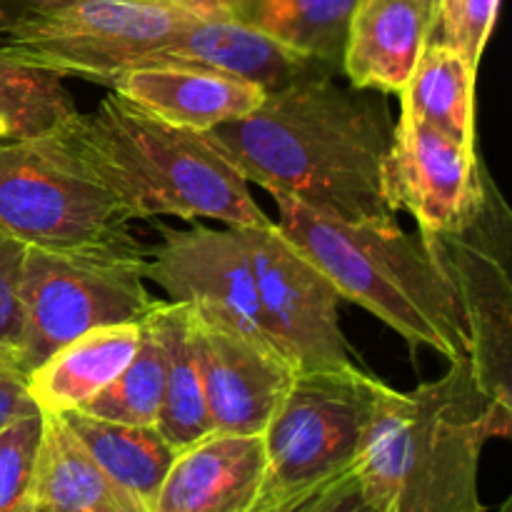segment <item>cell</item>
<instances>
[{"label": "cell", "instance_id": "1", "mask_svg": "<svg viewBox=\"0 0 512 512\" xmlns=\"http://www.w3.org/2000/svg\"><path fill=\"white\" fill-rule=\"evenodd\" d=\"M248 183L343 223H395L385 163L393 123L380 98L305 70L245 118L208 130Z\"/></svg>", "mask_w": 512, "mask_h": 512}, {"label": "cell", "instance_id": "2", "mask_svg": "<svg viewBox=\"0 0 512 512\" xmlns=\"http://www.w3.org/2000/svg\"><path fill=\"white\" fill-rule=\"evenodd\" d=\"M510 423L512 405L485 393L468 363L410 393L380 383L355 470L383 512H485L480 458Z\"/></svg>", "mask_w": 512, "mask_h": 512}, {"label": "cell", "instance_id": "3", "mask_svg": "<svg viewBox=\"0 0 512 512\" xmlns=\"http://www.w3.org/2000/svg\"><path fill=\"white\" fill-rule=\"evenodd\" d=\"M68 135L135 220L213 218L230 228L273 223L208 133L165 123L113 90L93 113L75 115Z\"/></svg>", "mask_w": 512, "mask_h": 512}, {"label": "cell", "instance_id": "4", "mask_svg": "<svg viewBox=\"0 0 512 512\" xmlns=\"http://www.w3.org/2000/svg\"><path fill=\"white\" fill-rule=\"evenodd\" d=\"M278 203V228L325 273L340 298L358 303L403 335L450 363H468V330L448 280L428 245L395 223H343L288 195Z\"/></svg>", "mask_w": 512, "mask_h": 512}, {"label": "cell", "instance_id": "5", "mask_svg": "<svg viewBox=\"0 0 512 512\" xmlns=\"http://www.w3.org/2000/svg\"><path fill=\"white\" fill-rule=\"evenodd\" d=\"M235 0H20L0 20V53L55 75L110 85L173 35Z\"/></svg>", "mask_w": 512, "mask_h": 512}, {"label": "cell", "instance_id": "6", "mask_svg": "<svg viewBox=\"0 0 512 512\" xmlns=\"http://www.w3.org/2000/svg\"><path fill=\"white\" fill-rule=\"evenodd\" d=\"M133 215L68 135L0 145V233L28 248L133 245Z\"/></svg>", "mask_w": 512, "mask_h": 512}, {"label": "cell", "instance_id": "7", "mask_svg": "<svg viewBox=\"0 0 512 512\" xmlns=\"http://www.w3.org/2000/svg\"><path fill=\"white\" fill-rule=\"evenodd\" d=\"M148 253L133 245L45 250L28 248L23 265V370L78 335L110 325H133L160 303L145 288Z\"/></svg>", "mask_w": 512, "mask_h": 512}, {"label": "cell", "instance_id": "8", "mask_svg": "<svg viewBox=\"0 0 512 512\" xmlns=\"http://www.w3.org/2000/svg\"><path fill=\"white\" fill-rule=\"evenodd\" d=\"M420 238L463 313L470 373L485 393L512 405V213L488 170L478 203L448 228L420 230Z\"/></svg>", "mask_w": 512, "mask_h": 512}, {"label": "cell", "instance_id": "9", "mask_svg": "<svg viewBox=\"0 0 512 512\" xmlns=\"http://www.w3.org/2000/svg\"><path fill=\"white\" fill-rule=\"evenodd\" d=\"M378 385L358 365L295 375L263 433L265 480L253 512L355 468Z\"/></svg>", "mask_w": 512, "mask_h": 512}, {"label": "cell", "instance_id": "10", "mask_svg": "<svg viewBox=\"0 0 512 512\" xmlns=\"http://www.w3.org/2000/svg\"><path fill=\"white\" fill-rule=\"evenodd\" d=\"M245 235L263 320L298 373L353 368L338 320L343 298L323 270L285 238L278 223L245 228Z\"/></svg>", "mask_w": 512, "mask_h": 512}, {"label": "cell", "instance_id": "11", "mask_svg": "<svg viewBox=\"0 0 512 512\" xmlns=\"http://www.w3.org/2000/svg\"><path fill=\"white\" fill-rule=\"evenodd\" d=\"M163 233V243L145 260V280L160 285L173 303H188L205 318L283 353L263 320L245 228L195 225L190 230L163 228Z\"/></svg>", "mask_w": 512, "mask_h": 512}, {"label": "cell", "instance_id": "12", "mask_svg": "<svg viewBox=\"0 0 512 512\" xmlns=\"http://www.w3.org/2000/svg\"><path fill=\"white\" fill-rule=\"evenodd\" d=\"M188 323L213 433L263 435L298 368L283 353L243 338L190 305Z\"/></svg>", "mask_w": 512, "mask_h": 512}, {"label": "cell", "instance_id": "13", "mask_svg": "<svg viewBox=\"0 0 512 512\" xmlns=\"http://www.w3.org/2000/svg\"><path fill=\"white\" fill-rule=\"evenodd\" d=\"M483 175L475 148L408 110L400 113L385 163V188L395 213L408 210L423 233L448 228L478 203Z\"/></svg>", "mask_w": 512, "mask_h": 512}, {"label": "cell", "instance_id": "14", "mask_svg": "<svg viewBox=\"0 0 512 512\" xmlns=\"http://www.w3.org/2000/svg\"><path fill=\"white\" fill-rule=\"evenodd\" d=\"M195 65L278 90L310 68V60L290 50L245 18L238 0L190 23L160 45L148 65Z\"/></svg>", "mask_w": 512, "mask_h": 512}, {"label": "cell", "instance_id": "15", "mask_svg": "<svg viewBox=\"0 0 512 512\" xmlns=\"http://www.w3.org/2000/svg\"><path fill=\"white\" fill-rule=\"evenodd\" d=\"M263 480V435L210 433L175 455L153 512H253Z\"/></svg>", "mask_w": 512, "mask_h": 512}, {"label": "cell", "instance_id": "16", "mask_svg": "<svg viewBox=\"0 0 512 512\" xmlns=\"http://www.w3.org/2000/svg\"><path fill=\"white\" fill-rule=\"evenodd\" d=\"M110 90L165 123L198 133L245 118L265 98V90L248 80L168 63L125 70L110 83Z\"/></svg>", "mask_w": 512, "mask_h": 512}, {"label": "cell", "instance_id": "17", "mask_svg": "<svg viewBox=\"0 0 512 512\" xmlns=\"http://www.w3.org/2000/svg\"><path fill=\"white\" fill-rule=\"evenodd\" d=\"M435 20L438 0H358L340 63L350 85L400 93L433 40Z\"/></svg>", "mask_w": 512, "mask_h": 512}, {"label": "cell", "instance_id": "18", "mask_svg": "<svg viewBox=\"0 0 512 512\" xmlns=\"http://www.w3.org/2000/svg\"><path fill=\"white\" fill-rule=\"evenodd\" d=\"M140 323L110 325L78 335L30 370L28 393L40 413H68L88 403L130 363Z\"/></svg>", "mask_w": 512, "mask_h": 512}, {"label": "cell", "instance_id": "19", "mask_svg": "<svg viewBox=\"0 0 512 512\" xmlns=\"http://www.w3.org/2000/svg\"><path fill=\"white\" fill-rule=\"evenodd\" d=\"M33 503L38 512H148L95 465L58 413H43Z\"/></svg>", "mask_w": 512, "mask_h": 512}, {"label": "cell", "instance_id": "20", "mask_svg": "<svg viewBox=\"0 0 512 512\" xmlns=\"http://www.w3.org/2000/svg\"><path fill=\"white\" fill-rule=\"evenodd\" d=\"M100 470L125 495L153 512L158 490L175 460V450L155 425H128L100 420L80 410L60 413Z\"/></svg>", "mask_w": 512, "mask_h": 512}, {"label": "cell", "instance_id": "21", "mask_svg": "<svg viewBox=\"0 0 512 512\" xmlns=\"http://www.w3.org/2000/svg\"><path fill=\"white\" fill-rule=\"evenodd\" d=\"M148 323L163 348L165 385L155 428L175 453L213 433L203 398L198 360L190 343L188 305L160 300L148 313Z\"/></svg>", "mask_w": 512, "mask_h": 512}, {"label": "cell", "instance_id": "22", "mask_svg": "<svg viewBox=\"0 0 512 512\" xmlns=\"http://www.w3.org/2000/svg\"><path fill=\"white\" fill-rule=\"evenodd\" d=\"M475 73L478 68L440 40H430L400 90L403 110L475 148Z\"/></svg>", "mask_w": 512, "mask_h": 512}, {"label": "cell", "instance_id": "23", "mask_svg": "<svg viewBox=\"0 0 512 512\" xmlns=\"http://www.w3.org/2000/svg\"><path fill=\"white\" fill-rule=\"evenodd\" d=\"M358 0H238L240 13L315 65L343 63Z\"/></svg>", "mask_w": 512, "mask_h": 512}, {"label": "cell", "instance_id": "24", "mask_svg": "<svg viewBox=\"0 0 512 512\" xmlns=\"http://www.w3.org/2000/svg\"><path fill=\"white\" fill-rule=\"evenodd\" d=\"M78 115L60 75L0 53V145L58 133Z\"/></svg>", "mask_w": 512, "mask_h": 512}, {"label": "cell", "instance_id": "25", "mask_svg": "<svg viewBox=\"0 0 512 512\" xmlns=\"http://www.w3.org/2000/svg\"><path fill=\"white\" fill-rule=\"evenodd\" d=\"M163 348L148 318L140 320V340L133 358L98 395L83 403L80 413L128 425H155L163 405Z\"/></svg>", "mask_w": 512, "mask_h": 512}, {"label": "cell", "instance_id": "26", "mask_svg": "<svg viewBox=\"0 0 512 512\" xmlns=\"http://www.w3.org/2000/svg\"><path fill=\"white\" fill-rule=\"evenodd\" d=\"M43 440V413L23 415L0 430V512L33 503V478Z\"/></svg>", "mask_w": 512, "mask_h": 512}, {"label": "cell", "instance_id": "27", "mask_svg": "<svg viewBox=\"0 0 512 512\" xmlns=\"http://www.w3.org/2000/svg\"><path fill=\"white\" fill-rule=\"evenodd\" d=\"M498 8L500 0H438V40L458 50L473 68H478Z\"/></svg>", "mask_w": 512, "mask_h": 512}, {"label": "cell", "instance_id": "28", "mask_svg": "<svg viewBox=\"0 0 512 512\" xmlns=\"http://www.w3.org/2000/svg\"><path fill=\"white\" fill-rule=\"evenodd\" d=\"M255 512H383L368 493L363 490V483L358 478V470L350 468L345 473L333 475L318 485L300 490V493L288 495L278 503L268 505Z\"/></svg>", "mask_w": 512, "mask_h": 512}, {"label": "cell", "instance_id": "29", "mask_svg": "<svg viewBox=\"0 0 512 512\" xmlns=\"http://www.w3.org/2000/svg\"><path fill=\"white\" fill-rule=\"evenodd\" d=\"M25 253L28 245L0 233V345L15 350L23 348L25 335L23 295H20Z\"/></svg>", "mask_w": 512, "mask_h": 512}, {"label": "cell", "instance_id": "30", "mask_svg": "<svg viewBox=\"0 0 512 512\" xmlns=\"http://www.w3.org/2000/svg\"><path fill=\"white\" fill-rule=\"evenodd\" d=\"M35 403L28 393V378L20 370H0V430L23 415L35 413Z\"/></svg>", "mask_w": 512, "mask_h": 512}, {"label": "cell", "instance_id": "31", "mask_svg": "<svg viewBox=\"0 0 512 512\" xmlns=\"http://www.w3.org/2000/svg\"><path fill=\"white\" fill-rule=\"evenodd\" d=\"M0 370H20V373H25L23 355H20V350L0 345Z\"/></svg>", "mask_w": 512, "mask_h": 512}, {"label": "cell", "instance_id": "32", "mask_svg": "<svg viewBox=\"0 0 512 512\" xmlns=\"http://www.w3.org/2000/svg\"><path fill=\"white\" fill-rule=\"evenodd\" d=\"M20 512H38V510H35V503H30L28 508H23V510H20Z\"/></svg>", "mask_w": 512, "mask_h": 512}, {"label": "cell", "instance_id": "33", "mask_svg": "<svg viewBox=\"0 0 512 512\" xmlns=\"http://www.w3.org/2000/svg\"><path fill=\"white\" fill-rule=\"evenodd\" d=\"M485 512H488V510H485ZM498 512H510V503H505V505H503V508H500Z\"/></svg>", "mask_w": 512, "mask_h": 512}]
</instances>
